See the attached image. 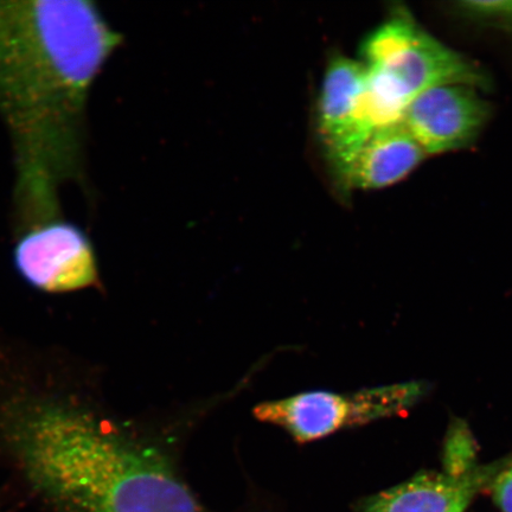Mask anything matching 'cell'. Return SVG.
Segmentation results:
<instances>
[{"label":"cell","instance_id":"4","mask_svg":"<svg viewBox=\"0 0 512 512\" xmlns=\"http://www.w3.org/2000/svg\"><path fill=\"white\" fill-rule=\"evenodd\" d=\"M12 261L25 283L49 293L82 290L99 275L91 238L64 216L19 232Z\"/></svg>","mask_w":512,"mask_h":512},{"label":"cell","instance_id":"10","mask_svg":"<svg viewBox=\"0 0 512 512\" xmlns=\"http://www.w3.org/2000/svg\"><path fill=\"white\" fill-rule=\"evenodd\" d=\"M444 465L446 475L453 477L464 476L476 469L475 440L464 425H456L448 433Z\"/></svg>","mask_w":512,"mask_h":512},{"label":"cell","instance_id":"11","mask_svg":"<svg viewBox=\"0 0 512 512\" xmlns=\"http://www.w3.org/2000/svg\"><path fill=\"white\" fill-rule=\"evenodd\" d=\"M458 14L488 27L512 32V2H460L454 4Z\"/></svg>","mask_w":512,"mask_h":512},{"label":"cell","instance_id":"8","mask_svg":"<svg viewBox=\"0 0 512 512\" xmlns=\"http://www.w3.org/2000/svg\"><path fill=\"white\" fill-rule=\"evenodd\" d=\"M505 460L464 476L424 473L380 492L364 504L362 512H464L480 491L490 488Z\"/></svg>","mask_w":512,"mask_h":512},{"label":"cell","instance_id":"5","mask_svg":"<svg viewBox=\"0 0 512 512\" xmlns=\"http://www.w3.org/2000/svg\"><path fill=\"white\" fill-rule=\"evenodd\" d=\"M490 117L478 89L443 85L428 89L408 106L402 123L427 156L456 152L476 142Z\"/></svg>","mask_w":512,"mask_h":512},{"label":"cell","instance_id":"7","mask_svg":"<svg viewBox=\"0 0 512 512\" xmlns=\"http://www.w3.org/2000/svg\"><path fill=\"white\" fill-rule=\"evenodd\" d=\"M255 418L284 428L300 444L329 437L344 427L371 422L363 392L342 395L324 390L290 398L262 402L254 408Z\"/></svg>","mask_w":512,"mask_h":512},{"label":"cell","instance_id":"6","mask_svg":"<svg viewBox=\"0 0 512 512\" xmlns=\"http://www.w3.org/2000/svg\"><path fill=\"white\" fill-rule=\"evenodd\" d=\"M367 68L337 57L324 76L319 101V127L335 166L341 165L370 137L364 119Z\"/></svg>","mask_w":512,"mask_h":512},{"label":"cell","instance_id":"9","mask_svg":"<svg viewBox=\"0 0 512 512\" xmlns=\"http://www.w3.org/2000/svg\"><path fill=\"white\" fill-rule=\"evenodd\" d=\"M426 157L401 121L371 133L360 149L336 169L350 188L379 190L411 175Z\"/></svg>","mask_w":512,"mask_h":512},{"label":"cell","instance_id":"1","mask_svg":"<svg viewBox=\"0 0 512 512\" xmlns=\"http://www.w3.org/2000/svg\"><path fill=\"white\" fill-rule=\"evenodd\" d=\"M121 43L93 0H0V119L17 200L59 201L82 178L89 95Z\"/></svg>","mask_w":512,"mask_h":512},{"label":"cell","instance_id":"12","mask_svg":"<svg viewBox=\"0 0 512 512\" xmlns=\"http://www.w3.org/2000/svg\"><path fill=\"white\" fill-rule=\"evenodd\" d=\"M495 503L502 512H512V458L505 460L490 485Z\"/></svg>","mask_w":512,"mask_h":512},{"label":"cell","instance_id":"2","mask_svg":"<svg viewBox=\"0 0 512 512\" xmlns=\"http://www.w3.org/2000/svg\"><path fill=\"white\" fill-rule=\"evenodd\" d=\"M3 426L25 475L60 512H211L163 454L83 409L22 402Z\"/></svg>","mask_w":512,"mask_h":512},{"label":"cell","instance_id":"3","mask_svg":"<svg viewBox=\"0 0 512 512\" xmlns=\"http://www.w3.org/2000/svg\"><path fill=\"white\" fill-rule=\"evenodd\" d=\"M362 57L367 68L364 118L371 133L401 123L408 106L433 87H490L482 68L428 34L406 10L371 32Z\"/></svg>","mask_w":512,"mask_h":512}]
</instances>
